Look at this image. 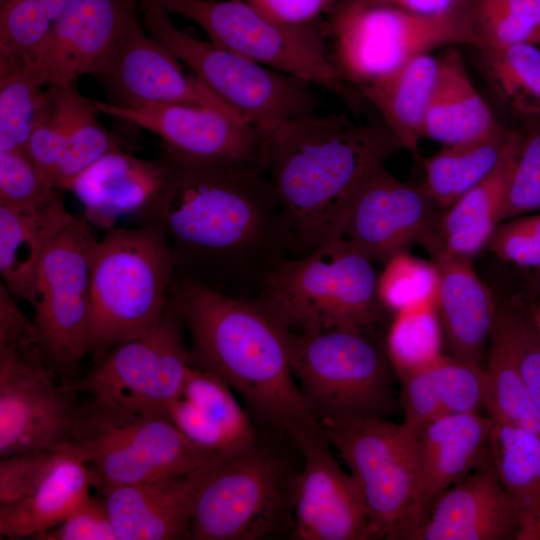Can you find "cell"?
I'll list each match as a JSON object with an SVG mask.
<instances>
[{"label": "cell", "instance_id": "cell-1", "mask_svg": "<svg viewBox=\"0 0 540 540\" xmlns=\"http://www.w3.org/2000/svg\"><path fill=\"white\" fill-rule=\"evenodd\" d=\"M167 177L147 224L164 234L176 273L254 300L298 256L281 203L259 163L203 161L163 148Z\"/></svg>", "mask_w": 540, "mask_h": 540}, {"label": "cell", "instance_id": "cell-2", "mask_svg": "<svg viewBox=\"0 0 540 540\" xmlns=\"http://www.w3.org/2000/svg\"><path fill=\"white\" fill-rule=\"evenodd\" d=\"M170 301L190 335V363L225 381L263 425L290 436L318 423L294 378L286 330L253 300L175 273Z\"/></svg>", "mask_w": 540, "mask_h": 540}, {"label": "cell", "instance_id": "cell-3", "mask_svg": "<svg viewBox=\"0 0 540 540\" xmlns=\"http://www.w3.org/2000/svg\"><path fill=\"white\" fill-rule=\"evenodd\" d=\"M397 146L387 127L358 124L345 114L290 119L261 136L260 165L298 255L340 238L357 180Z\"/></svg>", "mask_w": 540, "mask_h": 540}, {"label": "cell", "instance_id": "cell-4", "mask_svg": "<svg viewBox=\"0 0 540 540\" xmlns=\"http://www.w3.org/2000/svg\"><path fill=\"white\" fill-rule=\"evenodd\" d=\"M192 476L189 539L256 540L292 533L298 473L269 441L257 436L215 452Z\"/></svg>", "mask_w": 540, "mask_h": 540}, {"label": "cell", "instance_id": "cell-5", "mask_svg": "<svg viewBox=\"0 0 540 540\" xmlns=\"http://www.w3.org/2000/svg\"><path fill=\"white\" fill-rule=\"evenodd\" d=\"M175 273L171 249L157 226L105 231L91 258L89 355L95 362L161 319Z\"/></svg>", "mask_w": 540, "mask_h": 540}, {"label": "cell", "instance_id": "cell-6", "mask_svg": "<svg viewBox=\"0 0 540 540\" xmlns=\"http://www.w3.org/2000/svg\"><path fill=\"white\" fill-rule=\"evenodd\" d=\"M377 279L373 262L338 238L282 261L253 301L289 332L366 331L386 310Z\"/></svg>", "mask_w": 540, "mask_h": 540}, {"label": "cell", "instance_id": "cell-7", "mask_svg": "<svg viewBox=\"0 0 540 540\" xmlns=\"http://www.w3.org/2000/svg\"><path fill=\"white\" fill-rule=\"evenodd\" d=\"M290 363L303 400L322 428L386 418L394 408V368L365 331L286 330ZM396 374V373H395Z\"/></svg>", "mask_w": 540, "mask_h": 540}, {"label": "cell", "instance_id": "cell-8", "mask_svg": "<svg viewBox=\"0 0 540 540\" xmlns=\"http://www.w3.org/2000/svg\"><path fill=\"white\" fill-rule=\"evenodd\" d=\"M63 451L88 467L97 492L187 475L213 454L188 440L167 415L142 413L96 398L81 403Z\"/></svg>", "mask_w": 540, "mask_h": 540}, {"label": "cell", "instance_id": "cell-9", "mask_svg": "<svg viewBox=\"0 0 540 540\" xmlns=\"http://www.w3.org/2000/svg\"><path fill=\"white\" fill-rule=\"evenodd\" d=\"M333 63L358 90L412 59L449 45L480 48L468 7L424 15L383 4L341 0L329 14Z\"/></svg>", "mask_w": 540, "mask_h": 540}, {"label": "cell", "instance_id": "cell-10", "mask_svg": "<svg viewBox=\"0 0 540 540\" xmlns=\"http://www.w3.org/2000/svg\"><path fill=\"white\" fill-rule=\"evenodd\" d=\"M196 23L218 47L271 69L300 78L336 94L349 104L355 99L328 56L317 23H278L245 0H139Z\"/></svg>", "mask_w": 540, "mask_h": 540}, {"label": "cell", "instance_id": "cell-11", "mask_svg": "<svg viewBox=\"0 0 540 540\" xmlns=\"http://www.w3.org/2000/svg\"><path fill=\"white\" fill-rule=\"evenodd\" d=\"M146 32L263 136L280 123L312 115L310 83L197 39L179 29L156 5H141Z\"/></svg>", "mask_w": 540, "mask_h": 540}, {"label": "cell", "instance_id": "cell-12", "mask_svg": "<svg viewBox=\"0 0 540 540\" xmlns=\"http://www.w3.org/2000/svg\"><path fill=\"white\" fill-rule=\"evenodd\" d=\"M357 481L374 539L418 530V435L404 422L368 418L323 428Z\"/></svg>", "mask_w": 540, "mask_h": 540}, {"label": "cell", "instance_id": "cell-13", "mask_svg": "<svg viewBox=\"0 0 540 540\" xmlns=\"http://www.w3.org/2000/svg\"><path fill=\"white\" fill-rule=\"evenodd\" d=\"M92 229L75 217L53 240L38 265L31 303L43 361L70 386L90 351L91 258L98 240Z\"/></svg>", "mask_w": 540, "mask_h": 540}, {"label": "cell", "instance_id": "cell-14", "mask_svg": "<svg viewBox=\"0 0 540 540\" xmlns=\"http://www.w3.org/2000/svg\"><path fill=\"white\" fill-rule=\"evenodd\" d=\"M185 326L171 301L143 334L112 348L78 384L79 389L121 407L168 416L190 367Z\"/></svg>", "mask_w": 540, "mask_h": 540}, {"label": "cell", "instance_id": "cell-15", "mask_svg": "<svg viewBox=\"0 0 540 540\" xmlns=\"http://www.w3.org/2000/svg\"><path fill=\"white\" fill-rule=\"evenodd\" d=\"M81 403L46 367L38 341L0 346V458L63 451Z\"/></svg>", "mask_w": 540, "mask_h": 540}, {"label": "cell", "instance_id": "cell-16", "mask_svg": "<svg viewBox=\"0 0 540 540\" xmlns=\"http://www.w3.org/2000/svg\"><path fill=\"white\" fill-rule=\"evenodd\" d=\"M383 162L370 163L357 180L340 236L373 263L422 244L444 211L423 183L397 179Z\"/></svg>", "mask_w": 540, "mask_h": 540}, {"label": "cell", "instance_id": "cell-17", "mask_svg": "<svg viewBox=\"0 0 540 540\" xmlns=\"http://www.w3.org/2000/svg\"><path fill=\"white\" fill-rule=\"evenodd\" d=\"M289 437L303 457L296 483L291 538L374 539L360 487L334 457L320 424L299 428Z\"/></svg>", "mask_w": 540, "mask_h": 540}, {"label": "cell", "instance_id": "cell-18", "mask_svg": "<svg viewBox=\"0 0 540 540\" xmlns=\"http://www.w3.org/2000/svg\"><path fill=\"white\" fill-rule=\"evenodd\" d=\"M139 0H70L26 64L46 85L66 86L110 69L131 27Z\"/></svg>", "mask_w": 540, "mask_h": 540}, {"label": "cell", "instance_id": "cell-19", "mask_svg": "<svg viewBox=\"0 0 540 540\" xmlns=\"http://www.w3.org/2000/svg\"><path fill=\"white\" fill-rule=\"evenodd\" d=\"M101 114L148 130L175 155L203 161L260 164L261 135L241 114L183 104L119 107L94 100Z\"/></svg>", "mask_w": 540, "mask_h": 540}, {"label": "cell", "instance_id": "cell-20", "mask_svg": "<svg viewBox=\"0 0 540 540\" xmlns=\"http://www.w3.org/2000/svg\"><path fill=\"white\" fill-rule=\"evenodd\" d=\"M95 101L82 95L76 83L49 85L26 154L54 188L69 183L106 153L126 149L123 139L103 126Z\"/></svg>", "mask_w": 540, "mask_h": 540}, {"label": "cell", "instance_id": "cell-21", "mask_svg": "<svg viewBox=\"0 0 540 540\" xmlns=\"http://www.w3.org/2000/svg\"><path fill=\"white\" fill-rule=\"evenodd\" d=\"M181 64L138 21L126 34L109 71L99 80L107 102L119 107L183 104L240 114L196 76L186 74Z\"/></svg>", "mask_w": 540, "mask_h": 540}, {"label": "cell", "instance_id": "cell-22", "mask_svg": "<svg viewBox=\"0 0 540 540\" xmlns=\"http://www.w3.org/2000/svg\"><path fill=\"white\" fill-rule=\"evenodd\" d=\"M164 155L142 159L126 149L113 150L78 174L67 186L93 228L108 231L126 218L148 223L167 177Z\"/></svg>", "mask_w": 540, "mask_h": 540}, {"label": "cell", "instance_id": "cell-23", "mask_svg": "<svg viewBox=\"0 0 540 540\" xmlns=\"http://www.w3.org/2000/svg\"><path fill=\"white\" fill-rule=\"evenodd\" d=\"M519 533L518 508L488 455L438 498L414 540H518Z\"/></svg>", "mask_w": 540, "mask_h": 540}, {"label": "cell", "instance_id": "cell-24", "mask_svg": "<svg viewBox=\"0 0 540 540\" xmlns=\"http://www.w3.org/2000/svg\"><path fill=\"white\" fill-rule=\"evenodd\" d=\"M491 425L488 415L447 414L417 433L418 530L438 498L488 458Z\"/></svg>", "mask_w": 540, "mask_h": 540}, {"label": "cell", "instance_id": "cell-25", "mask_svg": "<svg viewBox=\"0 0 540 540\" xmlns=\"http://www.w3.org/2000/svg\"><path fill=\"white\" fill-rule=\"evenodd\" d=\"M193 493L192 472L98 492L119 540L189 539Z\"/></svg>", "mask_w": 540, "mask_h": 540}, {"label": "cell", "instance_id": "cell-26", "mask_svg": "<svg viewBox=\"0 0 540 540\" xmlns=\"http://www.w3.org/2000/svg\"><path fill=\"white\" fill-rule=\"evenodd\" d=\"M520 143V130H511L507 148L496 167L441 213L434 229L422 242L431 257L472 259L486 249L501 222Z\"/></svg>", "mask_w": 540, "mask_h": 540}, {"label": "cell", "instance_id": "cell-27", "mask_svg": "<svg viewBox=\"0 0 540 540\" xmlns=\"http://www.w3.org/2000/svg\"><path fill=\"white\" fill-rule=\"evenodd\" d=\"M439 270L436 309L452 356L484 366L497 303L472 259L435 256Z\"/></svg>", "mask_w": 540, "mask_h": 540}, {"label": "cell", "instance_id": "cell-28", "mask_svg": "<svg viewBox=\"0 0 540 540\" xmlns=\"http://www.w3.org/2000/svg\"><path fill=\"white\" fill-rule=\"evenodd\" d=\"M232 391L220 377L190 363L168 417L188 440L211 453L248 443L258 433Z\"/></svg>", "mask_w": 540, "mask_h": 540}, {"label": "cell", "instance_id": "cell-29", "mask_svg": "<svg viewBox=\"0 0 540 540\" xmlns=\"http://www.w3.org/2000/svg\"><path fill=\"white\" fill-rule=\"evenodd\" d=\"M74 218L61 194L35 207L0 204L1 282L13 297L33 302L40 260Z\"/></svg>", "mask_w": 540, "mask_h": 540}, {"label": "cell", "instance_id": "cell-30", "mask_svg": "<svg viewBox=\"0 0 540 540\" xmlns=\"http://www.w3.org/2000/svg\"><path fill=\"white\" fill-rule=\"evenodd\" d=\"M502 127L472 83L459 51L450 49L439 57L423 137L454 145L483 138Z\"/></svg>", "mask_w": 540, "mask_h": 540}, {"label": "cell", "instance_id": "cell-31", "mask_svg": "<svg viewBox=\"0 0 540 540\" xmlns=\"http://www.w3.org/2000/svg\"><path fill=\"white\" fill-rule=\"evenodd\" d=\"M93 488L88 467L77 457L60 451L36 487L23 499L0 505V535L35 538L64 521Z\"/></svg>", "mask_w": 540, "mask_h": 540}, {"label": "cell", "instance_id": "cell-32", "mask_svg": "<svg viewBox=\"0 0 540 540\" xmlns=\"http://www.w3.org/2000/svg\"><path fill=\"white\" fill-rule=\"evenodd\" d=\"M438 72V58L420 55L361 89L400 147L417 149Z\"/></svg>", "mask_w": 540, "mask_h": 540}, {"label": "cell", "instance_id": "cell-33", "mask_svg": "<svg viewBox=\"0 0 540 540\" xmlns=\"http://www.w3.org/2000/svg\"><path fill=\"white\" fill-rule=\"evenodd\" d=\"M488 453L518 508V540H540V435L492 420Z\"/></svg>", "mask_w": 540, "mask_h": 540}, {"label": "cell", "instance_id": "cell-34", "mask_svg": "<svg viewBox=\"0 0 540 540\" xmlns=\"http://www.w3.org/2000/svg\"><path fill=\"white\" fill-rule=\"evenodd\" d=\"M511 130L504 127L480 139L444 145L423 160V184L445 210L482 181L502 158Z\"/></svg>", "mask_w": 540, "mask_h": 540}, {"label": "cell", "instance_id": "cell-35", "mask_svg": "<svg viewBox=\"0 0 540 540\" xmlns=\"http://www.w3.org/2000/svg\"><path fill=\"white\" fill-rule=\"evenodd\" d=\"M488 416L540 435V411L533 402L506 337L494 321L484 365Z\"/></svg>", "mask_w": 540, "mask_h": 540}, {"label": "cell", "instance_id": "cell-36", "mask_svg": "<svg viewBox=\"0 0 540 540\" xmlns=\"http://www.w3.org/2000/svg\"><path fill=\"white\" fill-rule=\"evenodd\" d=\"M484 77L520 118L540 116V48L531 43L479 49Z\"/></svg>", "mask_w": 540, "mask_h": 540}, {"label": "cell", "instance_id": "cell-37", "mask_svg": "<svg viewBox=\"0 0 540 540\" xmlns=\"http://www.w3.org/2000/svg\"><path fill=\"white\" fill-rule=\"evenodd\" d=\"M70 0H0V75L25 65Z\"/></svg>", "mask_w": 540, "mask_h": 540}, {"label": "cell", "instance_id": "cell-38", "mask_svg": "<svg viewBox=\"0 0 540 540\" xmlns=\"http://www.w3.org/2000/svg\"><path fill=\"white\" fill-rule=\"evenodd\" d=\"M442 335L436 303L395 313L385 351L396 375L400 378L440 357Z\"/></svg>", "mask_w": 540, "mask_h": 540}, {"label": "cell", "instance_id": "cell-39", "mask_svg": "<svg viewBox=\"0 0 540 540\" xmlns=\"http://www.w3.org/2000/svg\"><path fill=\"white\" fill-rule=\"evenodd\" d=\"M45 85L29 64L0 75V152L26 153L44 101Z\"/></svg>", "mask_w": 540, "mask_h": 540}, {"label": "cell", "instance_id": "cell-40", "mask_svg": "<svg viewBox=\"0 0 540 540\" xmlns=\"http://www.w3.org/2000/svg\"><path fill=\"white\" fill-rule=\"evenodd\" d=\"M468 10L479 49L540 44V0H470Z\"/></svg>", "mask_w": 540, "mask_h": 540}, {"label": "cell", "instance_id": "cell-41", "mask_svg": "<svg viewBox=\"0 0 540 540\" xmlns=\"http://www.w3.org/2000/svg\"><path fill=\"white\" fill-rule=\"evenodd\" d=\"M439 270L427 261L406 252L394 255L384 263L377 279V294L385 309L401 310L436 303Z\"/></svg>", "mask_w": 540, "mask_h": 540}, {"label": "cell", "instance_id": "cell-42", "mask_svg": "<svg viewBox=\"0 0 540 540\" xmlns=\"http://www.w3.org/2000/svg\"><path fill=\"white\" fill-rule=\"evenodd\" d=\"M521 143L511 175L501 222L540 211V116L520 118Z\"/></svg>", "mask_w": 540, "mask_h": 540}, {"label": "cell", "instance_id": "cell-43", "mask_svg": "<svg viewBox=\"0 0 540 540\" xmlns=\"http://www.w3.org/2000/svg\"><path fill=\"white\" fill-rule=\"evenodd\" d=\"M431 368L447 414L479 413L485 408L484 366L442 354L432 362Z\"/></svg>", "mask_w": 540, "mask_h": 540}, {"label": "cell", "instance_id": "cell-44", "mask_svg": "<svg viewBox=\"0 0 540 540\" xmlns=\"http://www.w3.org/2000/svg\"><path fill=\"white\" fill-rule=\"evenodd\" d=\"M501 327L526 388L540 411V333L531 310L519 303L497 305Z\"/></svg>", "mask_w": 540, "mask_h": 540}, {"label": "cell", "instance_id": "cell-45", "mask_svg": "<svg viewBox=\"0 0 540 540\" xmlns=\"http://www.w3.org/2000/svg\"><path fill=\"white\" fill-rule=\"evenodd\" d=\"M61 192L41 176L25 152H0V204L35 207Z\"/></svg>", "mask_w": 540, "mask_h": 540}, {"label": "cell", "instance_id": "cell-46", "mask_svg": "<svg viewBox=\"0 0 540 540\" xmlns=\"http://www.w3.org/2000/svg\"><path fill=\"white\" fill-rule=\"evenodd\" d=\"M486 249L506 262L540 270V211L500 222Z\"/></svg>", "mask_w": 540, "mask_h": 540}, {"label": "cell", "instance_id": "cell-47", "mask_svg": "<svg viewBox=\"0 0 540 540\" xmlns=\"http://www.w3.org/2000/svg\"><path fill=\"white\" fill-rule=\"evenodd\" d=\"M59 452L34 450L0 458V505L26 497L48 472Z\"/></svg>", "mask_w": 540, "mask_h": 540}, {"label": "cell", "instance_id": "cell-48", "mask_svg": "<svg viewBox=\"0 0 540 540\" xmlns=\"http://www.w3.org/2000/svg\"><path fill=\"white\" fill-rule=\"evenodd\" d=\"M431 364L400 377L403 422L416 433L432 421L447 415L437 392Z\"/></svg>", "mask_w": 540, "mask_h": 540}, {"label": "cell", "instance_id": "cell-49", "mask_svg": "<svg viewBox=\"0 0 540 540\" xmlns=\"http://www.w3.org/2000/svg\"><path fill=\"white\" fill-rule=\"evenodd\" d=\"M35 539L119 540L102 497L89 496L64 521Z\"/></svg>", "mask_w": 540, "mask_h": 540}, {"label": "cell", "instance_id": "cell-50", "mask_svg": "<svg viewBox=\"0 0 540 540\" xmlns=\"http://www.w3.org/2000/svg\"><path fill=\"white\" fill-rule=\"evenodd\" d=\"M270 19L285 25L316 24L330 14L341 0H245Z\"/></svg>", "mask_w": 540, "mask_h": 540}, {"label": "cell", "instance_id": "cell-51", "mask_svg": "<svg viewBox=\"0 0 540 540\" xmlns=\"http://www.w3.org/2000/svg\"><path fill=\"white\" fill-rule=\"evenodd\" d=\"M383 4L424 15H440L466 9L470 0H357Z\"/></svg>", "mask_w": 540, "mask_h": 540}, {"label": "cell", "instance_id": "cell-52", "mask_svg": "<svg viewBox=\"0 0 540 540\" xmlns=\"http://www.w3.org/2000/svg\"><path fill=\"white\" fill-rule=\"evenodd\" d=\"M531 313L533 316L534 323L540 333V304L536 308L532 309Z\"/></svg>", "mask_w": 540, "mask_h": 540}, {"label": "cell", "instance_id": "cell-53", "mask_svg": "<svg viewBox=\"0 0 540 540\" xmlns=\"http://www.w3.org/2000/svg\"><path fill=\"white\" fill-rule=\"evenodd\" d=\"M539 272H540V270H539Z\"/></svg>", "mask_w": 540, "mask_h": 540}]
</instances>
